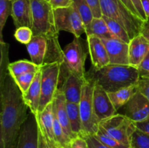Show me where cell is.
I'll return each instance as SVG.
<instances>
[{"mask_svg":"<svg viewBox=\"0 0 149 148\" xmlns=\"http://www.w3.org/2000/svg\"><path fill=\"white\" fill-rule=\"evenodd\" d=\"M84 138L86 139L87 144H88L89 148H111L101 143L94 135L84 136Z\"/></svg>","mask_w":149,"mask_h":148,"instance_id":"obj_37","label":"cell"},{"mask_svg":"<svg viewBox=\"0 0 149 148\" xmlns=\"http://www.w3.org/2000/svg\"><path fill=\"white\" fill-rule=\"evenodd\" d=\"M149 52V41L140 34L129 43V65L138 68Z\"/></svg>","mask_w":149,"mask_h":148,"instance_id":"obj_18","label":"cell"},{"mask_svg":"<svg viewBox=\"0 0 149 148\" xmlns=\"http://www.w3.org/2000/svg\"><path fill=\"white\" fill-rule=\"evenodd\" d=\"M36 73H26L23 74V75H20V76L14 78L16 83H17V86H19L20 89L21 90L23 94H25L28 91L30 86L31 85Z\"/></svg>","mask_w":149,"mask_h":148,"instance_id":"obj_32","label":"cell"},{"mask_svg":"<svg viewBox=\"0 0 149 148\" xmlns=\"http://www.w3.org/2000/svg\"><path fill=\"white\" fill-rule=\"evenodd\" d=\"M87 44L92 68L98 70L110 64L106 48L100 38L93 35H87Z\"/></svg>","mask_w":149,"mask_h":148,"instance_id":"obj_13","label":"cell"},{"mask_svg":"<svg viewBox=\"0 0 149 148\" xmlns=\"http://www.w3.org/2000/svg\"><path fill=\"white\" fill-rule=\"evenodd\" d=\"M93 102L95 113L99 123L114 115L117 113L109 98L108 91L95 84L93 90Z\"/></svg>","mask_w":149,"mask_h":148,"instance_id":"obj_12","label":"cell"},{"mask_svg":"<svg viewBox=\"0 0 149 148\" xmlns=\"http://www.w3.org/2000/svg\"><path fill=\"white\" fill-rule=\"evenodd\" d=\"M141 34L143 35L149 41V18L144 22Z\"/></svg>","mask_w":149,"mask_h":148,"instance_id":"obj_43","label":"cell"},{"mask_svg":"<svg viewBox=\"0 0 149 148\" xmlns=\"http://www.w3.org/2000/svg\"><path fill=\"white\" fill-rule=\"evenodd\" d=\"M94 86V83L85 77L81 100L79 103L82 128L81 136L83 137L95 135L100 126L93 107V95Z\"/></svg>","mask_w":149,"mask_h":148,"instance_id":"obj_6","label":"cell"},{"mask_svg":"<svg viewBox=\"0 0 149 148\" xmlns=\"http://www.w3.org/2000/svg\"><path fill=\"white\" fill-rule=\"evenodd\" d=\"M26 49L31 61L42 67L45 62L47 51V39L44 36H33L31 41L26 44Z\"/></svg>","mask_w":149,"mask_h":148,"instance_id":"obj_19","label":"cell"},{"mask_svg":"<svg viewBox=\"0 0 149 148\" xmlns=\"http://www.w3.org/2000/svg\"><path fill=\"white\" fill-rule=\"evenodd\" d=\"M12 14V1L0 0V42L3 40V29L7 18Z\"/></svg>","mask_w":149,"mask_h":148,"instance_id":"obj_31","label":"cell"},{"mask_svg":"<svg viewBox=\"0 0 149 148\" xmlns=\"http://www.w3.org/2000/svg\"><path fill=\"white\" fill-rule=\"evenodd\" d=\"M136 123V127L138 129L143 131L144 132L149 134V119L147 120H145V121L138 122V123Z\"/></svg>","mask_w":149,"mask_h":148,"instance_id":"obj_42","label":"cell"},{"mask_svg":"<svg viewBox=\"0 0 149 148\" xmlns=\"http://www.w3.org/2000/svg\"><path fill=\"white\" fill-rule=\"evenodd\" d=\"M123 107L124 115L135 123L149 119V101L138 90Z\"/></svg>","mask_w":149,"mask_h":148,"instance_id":"obj_11","label":"cell"},{"mask_svg":"<svg viewBox=\"0 0 149 148\" xmlns=\"http://www.w3.org/2000/svg\"><path fill=\"white\" fill-rule=\"evenodd\" d=\"M36 115L40 130L43 132L45 136L57 147L54 136L53 103L51 102L48 104L43 110L36 113Z\"/></svg>","mask_w":149,"mask_h":148,"instance_id":"obj_20","label":"cell"},{"mask_svg":"<svg viewBox=\"0 0 149 148\" xmlns=\"http://www.w3.org/2000/svg\"><path fill=\"white\" fill-rule=\"evenodd\" d=\"M66 108L71 129L76 136H81L82 128L80 116L79 104L78 103L66 102Z\"/></svg>","mask_w":149,"mask_h":148,"instance_id":"obj_26","label":"cell"},{"mask_svg":"<svg viewBox=\"0 0 149 148\" xmlns=\"http://www.w3.org/2000/svg\"><path fill=\"white\" fill-rule=\"evenodd\" d=\"M40 66H38L32 61L26 59H20L15 62H10L8 65L9 72L13 78L20 76L26 73H36L40 70Z\"/></svg>","mask_w":149,"mask_h":148,"instance_id":"obj_25","label":"cell"},{"mask_svg":"<svg viewBox=\"0 0 149 148\" xmlns=\"http://www.w3.org/2000/svg\"><path fill=\"white\" fill-rule=\"evenodd\" d=\"M143 7L144 12L146 15L147 19L149 18V0H141Z\"/></svg>","mask_w":149,"mask_h":148,"instance_id":"obj_45","label":"cell"},{"mask_svg":"<svg viewBox=\"0 0 149 148\" xmlns=\"http://www.w3.org/2000/svg\"><path fill=\"white\" fill-rule=\"evenodd\" d=\"M72 5L79 13L87 30L94 17L88 3L86 0H72Z\"/></svg>","mask_w":149,"mask_h":148,"instance_id":"obj_28","label":"cell"},{"mask_svg":"<svg viewBox=\"0 0 149 148\" xmlns=\"http://www.w3.org/2000/svg\"><path fill=\"white\" fill-rule=\"evenodd\" d=\"M58 36H53L47 38V51L43 65L54 62H60L62 65L63 62V49L60 45Z\"/></svg>","mask_w":149,"mask_h":148,"instance_id":"obj_23","label":"cell"},{"mask_svg":"<svg viewBox=\"0 0 149 148\" xmlns=\"http://www.w3.org/2000/svg\"><path fill=\"white\" fill-rule=\"evenodd\" d=\"M45 1H49H49H50V0H45Z\"/></svg>","mask_w":149,"mask_h":148,"instance_id":"obj_46","label":"cell"},{"mask_svg":"<svg viewBox=\"0 0 149 148\" xmlns=\"http://www.w3.org/2000/svg\"><path fill=\"white\" fill-rule=\"evenodd\" d=\"M121 1H122V2L124 3V4H125V5L127 7V8L129 9L130 10L131 12H132L133 14H135V15H137L138 17H140V15L139 14H138V11L136 10V9H135V6L133 5V4L132 3V1H131V0H121ZM141 18V17H140Z\"/></svg>","mask_w":149,"mask_h":148,"instance_id":"obj_44","label":"cell"},{"mask_svg":"<svg viewBox=\"0 0 149 148\" xmlns=\"http://www.w3.org/2000/svg\"><path fill=\"white\" fill-rule=\"evenodd\" d=\"M89 6L91 8L94 17H102L101 7H100V0H86Z\"/></svg>","mask_w":149,"mask_h":148,"instance_id":"obj_36","label":"cell"},{"mask_svg":"<svg viewBox=\"0 0 149 148\" xmlns=\"http://www.w3.org/2000/svg\"><path fill=\"white\" fill-rule=\"evenodd\" d=\"M103 18L106 21L110 31L113 33V35L116 39H119L125 43L129 44L130 42L131 39L128 35L127 31L122 25L109 17H106V16H103Z\"/></svg>","mask_w":149,"mask_h":148,"instance_id":"obj_27","label":"cell"},{"mask_svg":"<svg viewBox=\"0 0 149 148\" xmlns=\"http://www.w3.org/2000/svg\"><path fill=\"white\" fill-rule=\"evenodd\" d=\"M10 1H13V0H10Z\"/></svg>","mask_w":149,"mask_h":148,"instance_id":"obj_47","label":"cell"},{"mask_svg":"<svg viewBox=\"0 0 149 148\" xmlns=\"http://www.w3.org/2000/svg\"><path fill=\"white\" fill-rule=\"evenodd\" d=\"M13 148H39V125L36 114L30 111Z\"/></svg>","mask_w":149,"mask_h":148,"instance_id":"obj_10","label":"cell"},{"mask_svg":"<svg viewBox=\"0 0 149 148\" xmlns=\"http://www.w3.org/2000/svg\"><path fill=\"white\" fill-rule=\"evenodd\" d=\"M84 45L80 37H74V40L64 48L63 62L61 67L60 81H63L68 73L85 77L84 65L87 52Z\"/></svg>","mask_w":149,"mask_h":148,"instance_id":"obj_5","label":"cell"},{"mask_svg":"<svg viewBox=\"0 0 149 148\" xmlns=\"http://www.w3.org/2000/svg\"><path fill=\"white\" fill-rule=\"evenodd\" d=\"M103 16L122 25L130 39L141 34L144 21L132 12L121 0H100Z\"/></svg>","mask_w":149,"mask_h":148,"instance_id":"obj_3","label":"cell"},{"mask_svg":"<svg viewBox=\"0 0 149 148\" xmlns=\"http://www.w3.org/2000/svg\"><path fill=\"white\" fill-rule=\"evenodd\" d=\"M101 143L111 148H130L129 146L121 143L119 141L111 136L104 129L99 126V129L95 135H94Z\"/></svg>","mask_w":149,"mask_h":148,"instance_id":"obj_30","label":"cell"},{"mask_svg":"<svg viewBox=\"0 0 149 148\" xmlns=\"http://www.w3.org/2000/svg\"><path fill=\"white\" fill-rule=\"evenodd\" d=\"M137 91H138V84L130 86L124 87L117 91L108 93L111 101L113 103L116 111H118L130 100Z\"/></svg>","mask_w":149,"mask_h":148,"instance_id":"obj_22","label":"cell"},{"mask_svg":"<svg viewBox=\"0 0 149 148\" xmlns=\"http://www.w3.org/2000/svg\"><path fill=\"white\" fill-rule=\"evenodd\" d=\"M61 67L60 62L45 64L41 67V98L38 113L53 101L60 83Z\"/></svg>","mask_w":149,"mask_h":148,"instance_id":"obj_7","label":"cell"},{"mask_svg":"<svg viewBox=\"0 0 149 148\" xmlns=\"http://www.w3.org/2000/svg\"><path fill=\"white\" fill-rule=\"evenodd\" d=\"M132 3L133 4V5L135 6V9L138 11V14H139L140 17L143 20L144 22L147 20L146 15L145 12H144L143 7L142 3H141V0H131Z\"/></svg>","mask_w":149,"mask_h":148,"instance_id":"obj_41","label":"cell"},{"mask_svg":"<svg viewBox=\"0 0 149 148\" xmlns=\"http://www.w3.org/2000/svg\"><path fill=\"white\" fill-rule=\"evenodd\" d=\"M0 51V148H13L29 115V108L21 90L9 72L8 44H2Z\"/></svg>","mask_w":149,"mask_h":148,"instance_id":"obj_1","label":"cell"},{"mask_svg":"<svg viewBox=\"0 0 149 148\" xmlns=\"http://www.w3.org/2000/svg\"><path fill=\"white\" fill-rule=\"evenodd\" d=\"M100 126L111 136L130 147L131 136L137 129L136 123L124 114L114 115L102 120Z\"/></svg>","mask_w":149,"mask_h":148,"instance_id":"obj_8","label":"cell"},{"mask_svg":"<svg viewBox=\"0 0 149 148\" xmlns=\"http://www.w3.org/2000/svg\"><path fill=\"white\" fill-rule=\"evenodd\" d=\"M67 148H89L87 141L83 136H77L68 142Z\"/></svg>","mask_w":149,"mask_h":148,"instance_id":"obj_35","label":"cell"},{"mask_svg":"<svg viewBox=\"0 0 149 148\" xmlns=\"http://www.w3.org/2000/svg\"><path fill=\"white\" fill-rule=\"evenodd\" d=\"M85 77L108 92L137 84L140 80L137 68L130 65L114 64H109L98 70L91 67L86 72Z\"/></svg>","mask_w":149,"mask_h":148,"instance_id":"obj_2","label":"cell"},{"mask_svg":"<svg viewBox=\"0 0 149 148\" xmlns=\"http://www.w3.org/2000/svg\"><path fill=\"white\" fill-rule=\"evenodd\" d=\"M86 35H93L101 39H116L110 31L103 17H93L90 26L86 30Z\"/></svg>","mask_w":149,"mask_h":148,"instance_id":"obj_24","label":"cell"},{"mask_svg":"<svg viewBox=\"0 0 149 148\" xmlns=\"http://www.w3.org/2000/svg\"><path fill=\"white\" fill-rule=\"evenodd\" d=\"M55 23L58 31L64 30L72 33L74 37H80L86 33V27L75 7L71 6L54 10Z\"/></svg>","mask_w":149,"mask_h":148,"instance_id":"obj_9","label":"cell"},{"mask_svg":"<svg viewBox=\"0 0 149 148\" xmlns=\"http://www.w3.org/2000/svg\"><path fill=\"white\" fill-rule=\"evenodd\" d=\"M11 16L16 28L22 26L31 28L32 10L31 0L12 1Z\"/></svg>","mask_w":149,"mask_h":148,"instance_id":"obj_16","label":"cell"},{"mask_svg":"<svg viewBox=\"0 0 149 148\" xmlns=\"http://www.w3.org/2000/svg\"><path fill=\"white\" fill-rule=\"evenodd\" d=\"M32 10L31 30L33 36L46 38L59 36L54 17V9L45 0H31Z\"/></svg>","mask_w":149,"mask_h":148,"instance_id":"obj_4","label":"cell"},{"mask_svg":"<svg viewBox=\"0 0 149 148\" xmlns=\"http://www.w3.org/2000/svg\"><path fill=\"white\" fill-rule=\"evenodd\" d=\"M101 40L107 50L110 64L129 65V44L118 39Z\"/></svg>","mask_w":149,"mask_h":148,"instance_id":"obj_14","label":"cell"},{"mask_svg":"<svg viewBox=\"0 0 149 148\" xmlns=\"http://www.w3.org/2000/svg\"><path fill=\"white\" fill-rule=\"evenodd\" d=\"M138 90L143 93L149 101V78H140L138 83Z\"/></svg>","mask_w":149,"mask_h":148,"instance_id":"obj_39","label":"cell"},{"mask_svg":"<svg viewBox=\"0 0 149 148\" xmlns=\"http://www.w3.org/2000/svg\"><path fill=\"white\" fill-rule=\"evenodd\" d=\"M137 69L140 78H149V52Z\"/></svg>","mask_w":149,"mask_h":148,"instance_id":"obj_34","label":"cell"},{"mask_svg":"<svg viewBox=\"0 0 149 148\" xmlns=\"http://www.w3.org/2000/svg\"><path fill=\"white\" fill-rule=\"evenodd\" d=\"M41 82H42V72L41 68L36 73L33 83L28 91L23 94V98L31 113L36 114L39 110L41 98Z\"/></svg>","mask_w":149,"mask_h":148,"instance_id":"obj_21","label":"cell"},{"mask_svg":"<svg viewBox=\"0 0 149 148\" xmlns=\"http://www.w3.org/2000/svg\"><path fill=\"white\" fill-rule=\"evenodd\" d=\"M53 103V110L55 115L58 118L60 123L63 129L64 132L68 136V139L71 140L73 138L76 137L75 134L71 129V124H70L69 119H68V113L66 108V100L63 94L62 91L58 88L56 94H55L54 100L52 101Z\"/></svg>","mask_w":149,"mask_h":148,"instance_id":"obj_17","label":"cell"},{"mask_svg":"<svg viewBox=\"0 0 149 148\" xmlns=\"http://www.w3.org/2000/svg\"><path fill=\"white\" fill-rule=\"evenodd\" d=\"M14 36L17 41L26 45L31 41L33 36V33L31 28L22 26L15 29Z\"/></svg>","mask_w":149,"mask_h":148,"instance_id":"obj_33","label":"cell"},{"mask_svg":"<svg viewBox=\"0 0 149 148\" xmlns=\"http://www.w3.org/2000/svg\"><path fill=\"white\" fill-rule=\"evenodd\" d=\"M49 3L52 8L55 10V9L69 7L72 4V0H50Z\"/></svg>","mask_w":149,"mask_h":148,"instance_id":"obj_40","label":"cell"},{"mask_svg":"<svg viewBox=\"0 0 149 148\" xmlns=\"http://www.w3.org/2000/svg\"><path fill=\"white\" fill-rule=\"evenodd\" d=\"M130 148H149V134L137 128L132 133Z\"/></svg>","mask_w":149,"mask_h":148,"instance_id":"obj_29","label":"cell"},{"mask_svg":"<svg viewBox=\"0 0 149 148\" xmlns=\"http://www.w3.org/2000/svg\"><path fill=\"white\" fill-rule=\"evenodd\" d=\"M39 148H58L45 136L39 127Z\"/></svg>","mask_w":149,"mask_h":148,"instance_id":"obj_38","label":"cell"},{"mask_svg":"<svg viewBox=\"0 0 149 148\" xmlns=\"http://www.w3.org/2000/svg\"><path fill=\"white\" fill-rule=\"evenodd\" d=\"M85 77H80L74 73H68L63 81L60 90L65 97L66 102L79 103Z\"/></svg>","mask_w":149,"mask_h":148,"instance_id":"obj_15","label":"cell"}]
</instances>
